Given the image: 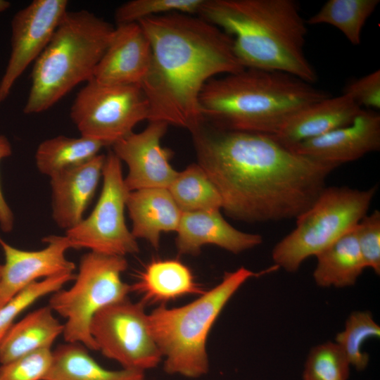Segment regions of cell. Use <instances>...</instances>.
Listing matches in <instances>:
<instances>
[{
  "instance_id": "1",
  "label": "cell",
  "mask_w": 380,
  "mask_h": 380,
  "mask_svg": "<svg viewBox=\"0 0 380 380\" xmlns=\"http://www.w3.org/2000/svg\"><path fill=\"white\" fill-rule=\"evenodd\" d=\"M189 132L197 164L217 189L222 209L239 221L296 219L338 167L300 155L271 134L224 129L203 120Z\"/></svg>"
},
{
  "instance_id": "2",
  "label": "cell",
  "mask_w": 380,
  "mask_h": 380,
  "mask_svg": "<svg viewBox=\"0 0 380 380\" xmlns=\"http://www.w3.org/2000/svg\"><path fill=\"white\" fill-rule=\"evenodd\" d=\"M151 47L148 73L140 84L149 103L148 121L189 131L202 120L199 96L213 77L244 69L233 39L199 16L171 13L138 22Z\"/></svg>"
},
{
  "instance_id": "3",
  "label": "cell",
  "mask_w": 380,
  "mask_h": 380,
  "mask_svg": "<svg viewBox=\"0 0 380 380\" xmlns=\"http://www.w3.org/2000/svg\"><path fill=\"white\" fill-rule=\"evenodd\" d=\"M233 39L244 68L283 72L317 80L304 47L307 24L294 0H205L197 15Z\"/></svg>"
},
{
  "instance_id": "4",
  "label": "cell",
  "mask_w": 380,
  "mask_h": 380,
  "mask_svg": "<svg viewBox=\"0 0 380 380\" xmlns=\"http://www.w3.org/2000/svg\"><path fill=\"white\" fill-rule=\"evenodd\" d=\"M330 95L290 74L244 68L203 86V120L218 128L274 135L294 113Z\"/></svg>"
},
{
  "instance_id": "5",
  "label": "cell",
  "mask_w": 380,
  "mask_h": 380,
  "mask_svg": "<svg viewBox=\"0 0 380 380\" xmlns=\"http://www.w3.org/2000/svg\"><path fill=\"white\" fill-rule=\"evenodd\" d=\"M114 30L93 13L67 11L34 61L24 113L44 112L77 84L93 80Z\"/></svg>"
},
{
  "instance_id": "6",
  "label": "cell",
  "mask_w": 380,
  "mask_h": 380,
  "mask_svg": "<svg viewBox=\"0 0 380 380\" xmlns=\"http://www.w3.org/2000/svg\"><path fill=\"white\" fill-rule=\"evenodd\" d=\"M244 267L226 272L222 281L196 300L177 308L161 305L148 314L152 335L169 374L198 378L209 370L208 334L228 301L249 279L258 277Z\"/></svg>"
},
{
  "instance_id": "7",
  "label": "cell",
  "mask_w": 380,
  "mask_h": 380,
  "mask_svg": "<svg viewBox=\"0 0 380 380\" xmlns=\"http://www.w3.org/2000/svg\"><path fill=\"white\" fill-rule=\"evenodd\" d=\"M376 187L360 190L348 186L325 187L314 203L296 218V227L274 247L276 266L297 271L303 262L316 256L354 228L367 215Z\"/></svg>"
},
{
  "instance_id": "8",
  "label": "cell",
  "mask_w": 380,
  "mask_h": 380,
  "mask_svg": "<svg viewBox=\"0 0 380 380\" xmlns=\"http://www.w3.org/2000/svg\"><path fill=\"white\" fill-rule=\"evenodd\" d=\"M127 268L123 256L90 251L81 258L73 285L55 291L49 301L52 311L66 319L63 331L66 343L97 350L91 322L102 308L127 298L132 287L121 278Z\"/></svg>"
},
{
  "instance_id": "9",
  "label": "cell",
  "mask_w": 380,
  "mask_h": 380,
  "mask_svg": "<svg viewBox=\"0 0 380 380\" xmlns=\"http://www.w3.org/2000/svg\"><path fill=\"white\" fill-rule=\"evenodd\" d=\"M70 116L82 137L112 146L148 120L149 103L139 84H106L93 79L77 94Z\"/></svg>"
},
{
  "instance_id": "10",
  "label": "cell",
  "mask_w": 380,
  "mask_h": 380,
  "mask_svg": "<svg viewBox=\"0 0 380 380\" xmlns=\"http://www.w3.org/2000/svg\"><path fill=\"white\" fill-rule=\"evenodd\" d=\"M103 186L91 213L65 232L72 248L125 257L139 251L137 239L126 225L125 208L130 191L125 186L120 160L110 151L102 170Z\"/></svg>"
},
{
  "instance_id": "11",
  "label": "cell",
  "mask_w": 380,
  "mask_h": 380,
  "mask_svg": "<svg viewBox=\"0 0 380 380\" xmlns=\"http://www.w3.org/2000/svg\"><path fill=\"white\" fill-rule=\"evenodd\" d=\"M145 306L142 301L134 303L127 298L102 308L90 324L97 350L124 369L143 372L157 367L163 359Z\"/></svg>"
},
{
  "instance_id": "12",
  "label": "cell",
  "mask_w": 380,
  "mask_h": 380,
  "mask_svg": "<svg viewBox=\"0 0 380 380\" xmlns=\"http://www.w3.org/2000/svg\"><path fill=\"white\" fill-rule=\"evenodd\" d=\"M66 0H34L18 11L11 21V51L0 81V105L16 80L37 60L65 14Z\"/></svg>"
},
{
  "instance_id": "13",
  "label": "cell",
  "mask_w": 380,
  "mask_h": 380,
  "mask_svg": "<svg viewBox=\"0 0 380 380\" xmlns=\"http://www.w3.org/2000/svg\"><path fill=\"white\" fill-rule=\"evenodd\" d=\"M148 122L141 132H132L112 145V151L128 167L124 182L129 191L167 189L178 173L170 163L172 151L160 144L168 125L162 121Z\"/></svg>"
},
{
  "instance_id": "14",
  "label": "cell",
  "mask_w": 380,
  "mask_h": 380,
  "mask_svg": "<svg viewBox=\"0 0 380 380\" xmlns=\"http://www.w3.org/2000/svg\"><path fill=\"white\" fill-rule=\"evenodd\" d=\"M42 241L46 246L39 251H23L11 246L0 236L5 255L0 279V307L40 278L72 273L75 264L65 257L72 248L66 236L50 235Z\"/></svg>"
},
{
  "instance_id": "15",
  "label": "cell",
  "mask_w": 380,
  "mask_h": 380,
  "mask_svg": "<svg viewBox=\"0 0 380 380\" xmlns=\"http://www.w3.org/2000/svg\"><path fill=\"white\" fill-rule=\"evenodd\" d=\"M380 148V115L362 110L353 121L290 148L320 163L338 167Z\"/></svg>"
},
{
  "instance_id": "16",
  "label": "cell",
  "mask_w": 380,
  "mask_h": 380,
  "mask_svg": "<svg viewBox=\"0 0 380 380\" xmlns=\"http://www.w3.org/2000/svg\"><path fill=\"white\" fill-rule=\"evenodd\" d=\"M151 56L149 40L138 23L117 25L93 79L106 84L140 85L149 70Z\"/></svg>"
},
{
  "instance_id": "17",
  "label": "cell",
  "mask_w": 380,
  "mask_h": 380,
  "mask_svg": "<svg viewBox=\"0 0 380 380\" xmlns=\"http://www.w3.org/2000/svg\"><path fill=\"white\" fill-rule=\"evenodd\" d=\"M176 232V246L182 255H197L201 248L208 244L237 254L262 242L260 234L234 227L220 210L182 213Z\"/></svg>"
},
{
  "instance_id": "18",
  "label": "cell",
  "mask_w": 380,
  "mask_h": 380,
  "mask_svg": "<svg viewBox=\"0 0 380 380\" xmlns=\"http://www.w3.org/2000/svg\"><path fill=\"white\" fill-rule=\"evenodd\" d=\"M105 157L99 154L80 165L50 177L52 217L65 232L84 219L102 176Z\"/></svg>"
},
{
  "instance_id": "19",
  "label": "cell",
  "mask_w": 380,
  "mask_h": 380,
  "mask_svg": "<svg viewBox=\"0 0 380 380\" xmlns=\"http://www.w3.org/2000/svg\"><path fill=\"white\" fill-rule=\"evenodd\" d=\"M362 109L348 95L329 96L292 114L273 135L290 148L350 124Z\"/></svg>"
},
{
  "instance_id": "20",
  "label": "cell",
  "mask_w": 380,
  "mask_h": 380,
  "mask_svg": "<svg viewBox=\"0 0 380 380\" xmlns=\"http://www.w3.org/2000/svg\"><path fill=\"white\" fill-rule=\"evenodd\" d=\"M126 207L132 220V234L158 249L163 232H176L182 212L166 188L130 191Z\"/></svg>"
},
{
  "instance_id": "21",
  "label": "cell",
  "mask_w": 380,
  "mask_h": 380,
  "mask_svg": "<svg viewBox=\"0 0 380 380\" xmlns=\"http://www.w3.org/2000/svg\"><path fill=\"white\" fill-rule=\"evenodd\" d=\"M132 291L142 296L147 303H164L187 295H201L204 291L196 281L190 268L177 259L156 260L148 263Z\"/></svg>"
},
{
  "instance_id": "22",
  "label": "cell",
  "mask_w": 380,
  "mask_h": 380,
  "mask_svg": "<svg viewBox=\"0 0 380 380\" xmlns=\"http://www.w3.org/2000/svg\"><path fill=\"white\" fill-rule=\"evenodd\" d=\"M53 312L49 306L40 308L13 324L0 343L1 364L51 348L64 327Z\"/></svg>"
},
{
  "instance_id": "23",
  "label": "cell",
  "mask_w": 380,
  "mask_h": 380,
  "mask_svg": "<svg viewBox=\"0 0 380 380\" xmlns=\"http://www.w3.org/2000/svg\"><path fill=\"white\" fill-rule=\"evenodd\" d=\"M313 272L320 287L343 288L354 285L365 266L360 251L355 227L316 255Z\"/></svg>"
},
{
  "instance_id": "24",
  "label": "cell",
  "mask_w": 380,
  "mask_h": 380,
  "mask_svg": "<svg viewBox=\"0 0 380 380\" xmlns=\"http://www.w3.org/2000/svg\"><path fill=\"white\" fill-rule=\"evenodd\" d=\"M80 343H66L53 351L51 367L43 380H145L144 372L102 367Z\"/></svg>"
},
{
  "instance_id": "25",
  "label": "cell",
  "mask_w": 380,
  "mask_h": 380,
  "mask_svg": "<svg viewBox=\"0 0 380 380\" xmlns=\"http://www.w3.org/2000/svg\"><path fill=\"white\" fill-rule=\"evenodd\" d=\"M106 146L100 141L82 136L78 138L58 136L46 139L38 146L36 165L42 174L50 177L90 160Z\"/></svg>"
},
{
  "instance_id": "26",
  "label": "cell",
  "mask_w": 380,
  "mask_h": 380,
  "mask_svg": "<svg viewBox=\"0 0 380 380\" xmlns=\"http://www.w3.org/2000/svg\"><path fill=\"white\" fill-rule=\"evenodd\" d=\"M167 189L182 213L222 209L217 189L197 163L178 172Z\"/></svg>"
},
{
  "instance_id": "27",
  "label": "cell",
  "mask_w": 380,
  "mask_h": 380,
  "mask_svg": "<svg viewBox=\"0 0 380 380\" xmlns=\"http://www.w3.org/2000/svg\"><path fill=\"white\" fill-rule=\"evenodd\" d=\"M379 2V0H329L305 22L307 25H332L353 45H359L363 27Z\"/></svg>"
},
{
  "instance_id": "28",
  "label": "cell",
  "mask_w": 380,
  "mask_h": 380,
  "mask_svg": "<svg viewBox=\"0 0 380 380\" xmlns=\"http://www.w3.org/2000/svg\"><path fill=\"white\" fill-rule=\"evenodd\" d=\"M380 336V327L367 311H355L347 319L344 329L336 337V343L347 357L350 366L358 371L368 365L369 355L362 350L363 343Z\"/></svg>"
},
{
  "instance_id": "29",
  "label": "cell",
  "mask_w": 380,
  "mask_h": 380,
  "mask_svg": "<svg viewBox=\"0 0 380 380\" xmlns=\"http://www.w3.org/2000/svg\"><path fill=\"white\" fill-rule=\"evenodd\" d=\"M75 279V274L63 273L36 281L0 307V343L16 317L42 297L53 293Z\"/></svg>"
},
{
  "instance_id": "30",
  "label": "cell",
  "mask_w": 380,
  "mask_h": 380,
  "mask_svg": "<svg viewBox=\"0 0 380 380\" xmlns=\"http://www.w3.org/2000/svg\"><path fill=\"white\" fill-rule=\"evenodd\" d=\"M350 362L337 343L326 342L311 349L305 363L303 380H348Z\"/></svg>"
},
{
  "instance_id": "31",
  "label": "cell",
  "mask_w": 380,
  "mask_h": 380,
  "mask_svg": "<svg viewBox=\"0 0 380 380\" xmlns=\"http://www.w3.org/2000/svg\"><path fill=\"white\" fill-rule=\"evenodd\" d=\"M205 0H132L115 12L117 25L138 23L153 16L171 13L198 15Z\"/></svg>"
},
{
  "instance_id": "32",
  "label": "cell",
  "mask_w": 380,
  "mask_h": 380,
  "mask_svg": "<svg viewBox=\"0 0 380 380\" xmlns=\"http://www.w3.org/2000/svg\"><path fill=\"white\" fill-rule=\"evenodd\" d=\"M53 360L51 348L21 356L0 367V380H43Z\"/></svg>"
},
{
  "instance_id": "33",
  "label": "cell",
  "mask_w": 380,
  "mask_h": 380,
  "mask_svg": "<svg viewBox=\"0 0 380 380\" xmlns=\"http://www.w3.org/2000/svg\"><path fill=\"white\" fill-rule=\"evenodd\" d=\"M356 236L365 267L380 274V212L365 215L355 226Z\"/></svg>"
},
{
  "instance_id": "34",
  "label": "cell",
  "mask_w": 380,
  "mask_h": 380,
  "mask_svg": "<svg viewBox=\"0 0 380 380\" xmlns=\"http://www.w3.org/2000/svg\"><path fill=\"white\" fill-rule=\"evenodd\" d=\"M360 108L365 106L380 109V70H376L361 78L355 80L346 87L343 93Z\"/></svg>"
},
{
  "instance_id": "35",
  "label": "cell",
  "mask_w": 380,
  "mask_h": 380,
  "mask_svg": "<svg viewBox=\"0 0 380 380\" xmlns=\"http://www.w3.org/2000/svg\"><path fill=\"white\" fill-rule=\"evenodd\" d=\"M12 153L11 145L8 139L0 135V161ZM14 216L7 204L2 193L0 184V227L4 232H9L13 228Z\"/></svg>"
},
{
  "instance_id": "36",
  "label": "cell",
  "mask_w": 380,
  "mask_h": 380,
  "mask_svg": "<svg viewBox=\"0 0 380 380\" xmlns=\"http://www.w3.org/2000/svg\"><path fill=\"white\" fill-rule=\"evenodd\" d=\"M10 7V2L6 0H0V13L7 10Z\"/></svg>"
},
{
  "instance_id": "37",
  "label": "cell",
  "mask_w": 380,
  "mask_h": 380,
  "mask_svg": "<svg viewBox=\"0 0 380 380\" xmlns=\"http://www.w3.org/2000/svg\"><path fill=\"white\" fill-rule=\"evenodd\" d=\"M1 272H2V265H0V279H1Z\"/></svg>"
}]
</instances>
